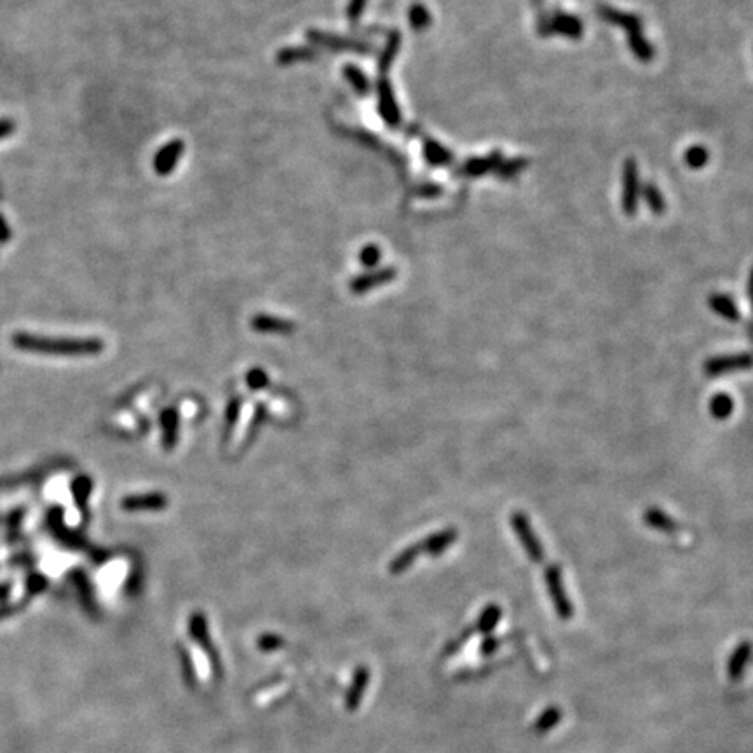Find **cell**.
<instances>
[{"label": "cell", "instance_id": "obj_25", "mask_svg": "<svg viewBox=\"0 0 753 753\" xmlns=\"http://www.w3.org/2000/svg\"><path fill=\"white\" fill-rule=\"evenodd\" d=\"M408 23H410L414 32H425L431 26V23H433V16H431V12H429V9L424 4L415 2L408 9Z\"/></svg>", "mask_w": 753, "mask_h": 753}, {"label": "cell", "instance_id": "obj_28", "mask_svg": "<svg viewBox=\"0 0 753 753\" xmlns=\"http://www.w3.org/2000/svg\"><path fill=\"white\" fill-rule=\"evenodd\" d=\"M527 166H529V160H527L525 157H516V159L502 160L494 173H496L497 178L500 180H513L516 178L520 173L525 171Z\"/></svg>", "mask_w": 753, "mask_h": 753}, {"label": "cell", "instance_id": "obj_6", "mask_svg": "<svg viewBox=\"0 0 753 753\" xmlns=\"http://www.w3.org/2000/svg\"><path fill=\"white\" fill-rule=\"evenodd\" d=\"M598 18L604 19L608 25L619 26L621 30L628 34H633V32H644V19L640 16L633 14V12H624L619 9L611 8V6H598L597 8Z\"/></svg>", "mask_w": 753, "mask_h": 753}, {"label": "cell", "instance_id": "obj_27", "mask_svg": "<svg viewBox=\"0 0 753 753\" xmlns=\"http://www.w3.org/2000/svg\"><path fill=\"white\" fill-rule=\"evenodd\" d=\"M343 77L349 81V84L352 86V89L356 91L361 96H366L372 91V84H370L368 77L363 74V70H359L356 65H346L343 67Z\"/></svg>", "mask_w": 753, "mask_h": 753}, {"label": "cell", "instance_id": "obj_1", "mask_svg": "<svg viewBox=\"0 0 753 753\" xmlns=\"http://www.w3.org/2000/svg\"><path fill=\"white\" fill-rule=\"evenodd\" d=\"M12 343L21 351L49 356H94L103 351V342L98 339H45L16 333Z\"/></svg>", "mask_w": 753, "mask_h": 753}, {"label": "cell", "instance_id": "obj_3", "mask_svg": "<svg viewBox=\"0 0 753 753\" xmlns=\"http://www.w3.org/2000/svg\"><path fill=\"white\" fill-rule=\"evenodd\" d=\"M306 37L309 39L312 44L321 45V47L333 49V51H354L361 52V54H372L375 51L372 44L363 41H356V39H346L340 37V35L328 34V32L321 30H309L306 34Z\"/></svg>", "mask_w": 753, "mask_h": 753}, {"label": "cell", "instance_id": "obj_37", "mask_svg": "<svg viewBox=\"0 0 753 753\" xmlns=\"http://www.w3.org/2000/svg\"><path fill=\"white\" fill-rule=\"evenodd\" d=\"M647 523L653 527H659V529H673V522H671L670 518H666V516L663 515V513H659V511H649L647 513Z\"/></svg>", "mask_w": 753, "mask_h": 753}, {"label": "cell", "instance_id": "obj_26", "mask_svg": "<svg viewBox=\"0 0 753 753\" xmlns=\"http://www.w3.org/2000/svg\"><path fill=\"white\" fill-rule=\"evenodd\" d=\"M708 302H710V307H712L717 314L725 317V319L738 321L739 316H741L738 307H736V304L732 302V299H729L728 295H719V293L712 295Z\"/></svg>", "mask_w": 753, "mask_h": 753}, {"label": "cell", "instance_id": "obj_9", "mask_svg": "<svg viewBox=\"0 0 753 753\" xmlns=\"http://www.w3.org/2000/svg\"><path fill=\"white\" fill-rule=\"evenodd\" d=\"M396 276H398V271L394 267H382L376 268V271H372V273L356 276L351 281V284H349V288H351V291L354 295H363L368 290H372V288L391 283V281H394Z\"/></svg>", "mask_w": 753, "mask_h": 753}, {"label": "cell", "instance_id": "obj_16", "mask_svg": "<svg viewBox=\"0 0 753 753\" xmlns=\"http://www.w3.org/2000/svg\"><path fill=\"white\" fill-rule=\"evenodd\" d=\"M251 328L258 333H290L295 330V325L283 317L258 314L251 319Z\"/></svg>", "mask_w": 753, "mask_h": 753}, {"label": "cell", "instance_id": "obj_31", "mask_svg": "<svg viewBox=\"0 0 753 753\" xmlns=\"http://www.w3.org/2000/svg\"><path fill=\"white\" fill-rule=\"evenodd\" d=\"M91 489H93V485H91V480L87 476H81V478H77V480L74 481V485H72V492H74L75 502H77V506L81 507V509H84V507H86L87 497H89Z\"/></svg>", "mask_w": 753, "mask_h": 753}, {"label": "cell", "instance_id": "obj_32", "mask_svg": "<svg viewBox=\"0 0 753 753\" xmlns=\"http://www.w3.org/2000/svg\"><path fill=\"white\" fill-rule=\"evenodd\" d=\"M358 258H359V264H361L363 267L373 268L379 265V262H381L382 251L381 248L376 246V244H366V246H363L361 250H359Z\"/></svg>", "mask_w": 753, "mask_h": 753}, {"label": "cell", "instance_id": "obj_23", "mask_svg": "<svg viewBox=\"0 0 753 753\" xmlns=\"http://www.w3.org/2000/svg\"><path fill=\"white\" fill-rule=\"evenodd\" d=\"M160 425H162V443L166 450H171L176 443V433H178V415L175 410H166L160 415Z\"/></svg>", "mask_w": 753, "mask_h": 753}, {"label": "cell", "instance_id": "obj_2", "mask_svg": "<svg viewBox=\"0 0 753 753\" xmlns=\"http://www.w3.org/2000/svg\"><path fill=\"white\" fill-rule=\"evenodd\" d=\"M640 176L638 165L635 159H626L623 165V183H621V206L626 217H635L640 201Z\"/></svg>", "mask_w": 753, "mask_h": 753}, {"label": "cell", "instance_id": "obj_41", "mask_svg": "<svg viewBox=\"0 0 753 753\" xmlns=\"http://www.w3.org/2000/svg\"><path fill=\"white\" fill-rule=\"evenodd\" d=\"M14 131H16V124L12 123V120H9V119L0 120V140H4V138H8V136H11Z\"/></svg>", "mask_w": 753, "mask_h": 753}, {"label": "cell", "instance_id": "obj_39", "mask_svg": "<svg viewBox=\"0 0 753 753\" xmlns=\"http://www.w3.org/2000/svg\"><path fill=\"white\" fill-rule=\"evenodd\" d=\"M239 399H232L231 403H229V407H227V412H225V418H227V427H231L232 424H234L235 421H237V415H239Z\"/></svg>", "mask_w": 753, "mask_h": 753}, {"label": "cell", "instance_id": "obj_29", "mask_svg": "<svg viewBox=\"0 0 753 753\" xmlns=\"http://www.w3.org/2000/svg\"><path fill=\"white\" fill-rule=\"evenodd\" d=\"M683 160L690 169H703L708 165L710 153L703 145H692L686 150Z\"/></svg>", "mask_w": 753, "mask_h": 753}, {"label": "cell", "instance_id": "obj_18", "mask_svg": "<svg viewBox=\"0 0 753 753\" xmlns=\"http://www.w3.org/2000/svg\"><path fill=\"white\" fill-rule=\"evenodd\" d=\"M753 366V358L748 354L741 356H731V358H719L713 359V361L706 363L705 370L712 375H719V373L729 372V370H743Z\"/></svg>", "mask_w": 753, "mask_h": 753}, {"label": "cell", "instance_id": "obj_7", "mask_svg": "<svg viewBox=\"0 0 753 753\" xmlns=\"http://www.w3.org/2000/svg\"><path fill=\"white\" fill-rule=\"evenodd\" d=\"M511 525H513V529H515L516 535L520 537V541H522L523 548H525V551L529 553L530 558H532L533 562H541L544 553H542L541 544H539V541H537L535 533L532 532V527H530L529 520L525 518V515H522V513H515L513 518H511Z\"/></svg>", "mask_w": 753, "mask_h": 753}, {"label": "cell", "instance_id": "obj_19", "mask_svg": "<svg viewBox=\"0 0 753 753\" xmlns=\"http://www.w3.org/2000/svg\"><path fill=\"white\" fill-rule=\"evenodd\" d=\"M628 47L633 52V56L637 58L641 63H650L656 56V49L654 45L647 41V37L644 35V32H633V34H628Z\"/></svg>", "mask_w": 753, "mask_h": 753}, {"label": "cell", "instance_id": "obj_4", "mask_svg": "<svg viewBox=\"0 0 753 753\" xmlns=\"http://www.w3.org/2000/svg\"><path fill=\"white\" fill-rule=\"evenodd\" d=\"M376 94H379V114L391 129H398L401 126V112H399L398 101L394 98L389 78L381 77L376 83Z\"/></svg>", "mask_w": 753, "mask_h": 753}, {"label": "cell", "instance_id": "obj_22", "mask_svg": "<svg viewBox=\"0 0 753 753\" xmlns=\"http://www.w3.org/2000/svg\"><path fill=\"white\" fill-rule=\"evenodd\" d=\"M399 47H401V34H399L398 30H392L391 34H389L388 42H385L384 51H382L381 56H379V68H381L382 74H385V72L391 68V65L394 63L396 56H398Z\"/></svg>", "mask_w": 753, "mask_h": 753}, {"label": "cell", "instance_id": "obj_36", "mask_svg": "<svg viewBox=\"0 0 753 753\" xmlns=\"http://www.w3.org/2000/svg\"><path fill=\"white\" fill-rule=\"evenodd\" d=\"M366 2L368 0H349V6H347V19L351 23H358L359 18L363 16L366 9Z\"/></svg>", "mask_w": 753, "mask_h": 753}, {"label": "cell", "instance_id": "obj_42", "mask_svg": "<svg viewBox=\"0 0 753 753\" xmlns=\"http://www.w3.org/2000/svg\"><path fill=\"white\" fill-rule=\"evenodd\" d=\"M30 584L32 588H34V593H37V591H41V589L45 588V581L42 577H39V575H34V577L30 579Z\"/></svg>", "mask_w": 753, "mask_h": 753}, {"label": "cell", "instance_id": "obj_10", "mask_svg": "<svg viewBox=\"0 0 753 753\" xmlns=\"http://www.w3.org/2000/svg\"><path fill=\"white\" fill-rule=\"evenodd\" d=\"M553 35L558 34L567 39H581L584 34V25L581 18L565 11H555L549 16Z\"/></svg>", "mask_w": 753, "mask_h": 753}, {"label": "cell", "instance_id": "obj_12", "mask_svg": "<svg viewBox=\"0 0 753 753\" xmlns=\"http://www.w3.org/2000/svg\"><path fill=\"white\" fill-rule=\"evenodd\" d=\"M422 152H424L425 162L429 166H433V168H448V166L454 165L455 157L452 150H448L447 147H443L434 138H424Z\"/></svg>", "mask_w": 753, "mask_h": 753}, {"label": "cell", "instance_id": "obj_44", "mask_svg": "<svg viewBox=\"0 0 753 753\" xmlns=\"http://www.w3.org/2000/svg\"><path fill=\"white\" fill-rule=\"evenodd\" d=\"M748 293H750V300H752V304H753V268H752V273H750V283H748Z\"/></svg>", "mask_w": 753, "mask_h": 753}, {"label": "cell", "instance_id": "obj_20", "mask_svg": "<svg viewBox=\"0 0 753 753\" xmlns=\"http://www.w3.org/2000/svg\"><path fill=\"white\" fill-rule=\"evenodd\" d=\"M189 633H191V637L201 645L206 653L213 654L211 638H209L208 624H206V617L202 615V612H194L192 614L191 621H189Z\"/></svg>", "mask_w": 753, "mask_h": 753}, {"label": "cell", "instance_id": "obj_5", "mask_svg": "<svg viewBox=\"0 0 753 753\" xmlns=\"http://www.w3.org/2000/svg\"><path fill=\"white\" fill-rule=\"evenodd\" d=\"M183 152H185V143L180 138H175L166 143V145H162L157 150L156 157L152 160L153 171L159 176L171 175L175 171L176 165H178V160L182 159Z\"/></svg>", "mask_w": 753, "mask_h": 753}, {"label": "cell", "instance_id": "obj_43", "mask_svg": "<svg viewBox=\"0 0 753 753\" xmlns=\"http://www.w3.org/2000/svg\"><path fill=\"white\" fill-rule=\"evenodd\" d=\"M16 612V607H9V605H2L0 607V619H4V617H9V615H12Z\"/></svg>", "mask_w": 753, "mask_h": 753}, {"label": "cell", "instance_id": "obj_15", "mask_svg": "<svg viewBox=\"0 0 753 753\" xmlns=\"http://www.w3.org/2000/svg\"><path fill=\"white\" fill-rule=\"evenodd\" d=\"M546 581H548L549 593H551V598L553 602H555L556 608H558L560 615H562V617H569V615H571V605H569L567 597H565V591H563L560 569L556 567L548 569V572H546Z\"/></svg>", "mask_w": 753, "mask_h": 753}, {"label": "cell", "instance_id": "obj_30", "mask_svg": "<svg viewBox=\"0 0 753 753\" xmlns=\"http://www.w3.org/2000/svg\"><path fill=\"white\" fill-rule=\"evenodd\" d=\"M732 408H734V403L728 394H717L710 403V412L713 414V417L720 418V421L728 418L732 414Z\"/></svg>", "mask_w": 753, "mask_h": 753}, {"label": "cell", "instance_id": "obj_34", "mask_svg": "<svg viewBox=\"0 0 753 753\" xmlns=\"http://www.w3.org/2000/svg\"><path fill=\"white\" fill-rule=\"evenodd\" d=\"M500 617V611L496 607V605H490L489 608H487L485 612H483V615L480 617V630L481 631H490L494 626H496V623L499 621Z\"/></svg>", "mask_w": 753, "mask_h": 753}, {"label": "cell", "instance_id": "obj_24", "mask_svg": "<svg viewBox=\"0 0 753 753\" xmlns=\"http://www.w3.org/2000/svg\"><path fill=\"white\" fill-rule=\"evenodd\" d=\"M421 546L414 544L410 546V548H405L401 553H398V555L394 556V560H392L391 563H389V572L394 575L401 574V572L407 571L408 567H412V563L415 562V560L418 558V555H421Z\"/></svg>", "mask_w": 753, "mask_h": 753}, {"label": "cell", "instance_id": "obj_35", "mask_svg": "<svg viewBox=\"0 0 753 753\" xmlns=\"http://www.w3.org/2000/svg\"><path fill=\"white\" fill-rule=\"evenodd\" d=\"M279 647H283V638H279L277 635H262L258 638V649L265 650V653H271V650H277Z\"/></svg>", "mask_w": 753, "mask_h": 753}, {"label": "cell", "instance_id": "obj_21", "mask_svg": "<svg viewBox=\"0 0 753 753\" xmlns=\"http://www.w3.org/2000/svg\"><path fill=\"white\" fill-rule=\"evenodd\" d=\"M640 195L644 198L645 204L649 206L650 213L653 215H656V217H661L664 211H666V201H664L663 198V192L659 191V187L654 185V183H645L644 187H641V192Z\"/></svg>", "mask_w": 753, "mask_h": 753}, {"label": "cell", "instance_id": "obj_38", "mask_svg": "<svg viewBox=\"0 0 753 753\" xmlns=\"http://www.w3.org/2000/svg\"><path fill=\"white\" fill-rule=\"evenodd\" d=\"M267 384H268L267 373L262 372V370L257 368V370H251V372L248 373V385H250L251 389H262Z\"/></svg>", "mask_w": 753, "mask_h": 753}, {"label": "cell", "instance_id": "obj_33", "mask_svg": "<svg viewBox=\"0 0 753 753\" xmlns=\"http://www.w3.org/2000/svg\"><path fill=\"white\" fill-rule=\"evenodd\" d=\"M443 194V189H441L438 183H421L414 189L415 198H424V199H436Z\"/></svg>", "mask_w": 753, "mask_h": 753}, {"label": "cell", "instance_id": "obj_8", "mask_svg": "<svg viewBox=\"0 0 753 753\" xmlns=\"http://www.w3.org/2000/svg\"><path fill=\"white\" fill-rule=\"evenodd\" d=\"M502 160H504L502 153H500L499 150H496V152L489 153V156L485 157H471V159H467L466 162H464V165L455 171V175L464 176V178H478V176H483L490 171H496L497 166H499Z\"/></svg>", "mask_w": 753, "mask_h": 753}, {"label": "cell", "instance_id": "obj_11", "mask_svg": "<svg viewBox=\"0 0 753 753\" xmlns=\"http://www.w3.org/2000/svg\"><path fill=\"white\" fill-rule=\"evenodd\" d=\"M168 506V499L162 494H142V496H129L120 500V507L124 511H159Z\"/></svg>", "mask_w": 753, "mask_h": 753}, {"label": "cell", "instance_id": "obj_17", "mask_svg": "<svg viewBox=\"0 0 753 753\" xmlns=\"http://www.w3.org/2000/svg\"><path fill=\"white\" fill-rule=\"evenodd\" d=\"M319 60V52L314 47L307 45H299V47H284L277 52L276 61L283 67L293 63H304V61H316Z\"/></svg>", "mask_w": 753, "mask_h": 753}, {"label": "cell", "instance_id": "obj_13", "mask_svg": "<svg viewBox=\"0 0 753 753\" xmlns=\"http://www.w3.org/2000/svg\"><path fill=\"white\" fill-rule=\"evenodd\" d=\"M368 682H370L368 668L359 666L358 670L354 671L352 682H351V686H349V689H347V694H346V708L349 710V712H354V710L359 706L363 696H365L366 687H368Z\"/></svg>", "mask_w": 753, "mask_h": 753}, {"label": "cell", "instance_id": "obj_14", "mask_svg": "<svg viewBox=\"0 0 753 753\" xmlns=\"http://www.w3.org/2000/svg\"><path fill=\"white\" fill-rule=\"evenodd\" d=\"M457 537H459L457 530L447 529V530H441V532H438V533H433V535H429L427 539H424L422 542H418V546H421L422 553H427V555L438 556V555H441L443 551H447V549L450 548V546L454 544L455 541H457Z\"/></svg>", "mask_w": 753, "mask_h": 753}, {"label": "cell", "instance_id": "obj_40", "mask_svg": "<svg viewBox=\"0 0 753 753\" xmlns=\"http://www.w3.org/2000/svg\"><path fill=\"white\" fill-rule=\"evenodd\" d=\"M12 237L11 227L8 225V220L4 218V215H0V244L9 243Z\"/></svg>", "mask_w": 753, "mask_h": 753}]
</instances>
